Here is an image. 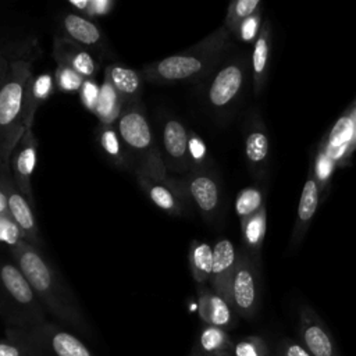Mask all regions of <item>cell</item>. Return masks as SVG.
<instances>
[{"instance_id": "15", "label": "cell", "mask_w": 356, "mask_h": 356, "mask_svg": "<svg viewBox=\"0 0 356 356\" xmlns=\"http://www.w3.org/2000/svg\"><path fill=\"white\" fill-rule=\"evenodd\" d=\"M58 25L61 29L60 36L92 50L100 57L107 51V39L92 19L78 13H67L60 17Z\"/></svg>"}, {"instance_id": "10", "label": "cell", "mask_w": 356, "mask_h": 356, "mask_svg": "<svg viewBox=\"0 0 356 356\" xmlns=\"http://www.w3.org/2000/svg\"><path fill=\"white\" fill-rule=\"evenodd\" d=\"M0 186L6 195L7 207L11 218L15 221L18 228L22 232L24 241L28 242L31 246L40 250L42 241L36 224V218L32 210V206L26 200V197L21 193L18 189L13 175L11 170L0 171Z\"/></svg>"}, {"instance_id": "30", "label": "cell", "mask_w": 356, "mask_h": 356, "mask_svg": "<svg viewBox=\"0 0 356 356\" xmlns=\"http://www.w3.org/2000/svg\"><path fill=\"white\" fill-rule=\"evenodd\" d=\"M260 0H235L231 1L227 10L224 26L228 29L231 36H238L242 22L260 11Z\"/></svg>"}, {"instance_id": "44", "label": "cell", "mask_w": 356, "mask_h": 356, "mask_svg": "<svg viewBox=\"0 0 356 356\" xmlns=\"http://www.w3.org/2000/svg\"><path fill=\"white\" fill-rule=\"evenodd\" d=\"M8 207H7V200H6V195L0 186V216H8Z\"/></svg>"}, {"instance_id": "34", "label": "cell", "mask_w": 356, "mask_h": 356, "mask_svg": "<svg viewBox=\"0 0 356 356\" xmlns=\"http://www.w3.org/2000/svg\"><path fill=\"white\" fill-rule=\"evenodd\" d=\"M188 153H189V163H191V171L195 170H206V157H207V149L204 142L192 131H189L188 138Z\"/></svg>"}, {"instance_id": "43", "label": "cell", "mask_w": 356, "mask_h": 356, "mask_svg": "<svg viewBox=\"0 0 356 356\" xmlns=\"http://www.w3.org/2000/svg\"><path fill=\"white\" fill-rule=\"evenodd\" d=\"M349 114H350V117H352L353 129H355V134H353V143H352V150L355 152V150H356V102H355L353 106L349 108Z\"/></svg>"}, {"instance_id": "26", "label": "cell", "mask_w": 356, "mask_h": 356, "mask_svg": "<svg viewBox=\"0 0 356 356\" xmlns=\"http://www.w3.org/2000/svg\"><path fill=\"white\" fill-rule=\"evenodd\" d=\"M235 342L228 331L216 325H204L196 339L195 349L202 356H232Z\"/></svg>"}, {"instance_id": "32", "label": "cell", "mask_w": 356, "mask_h": 356, "mask_svg": "<svg viewBox=\"0 0 356 356\" xmlns=\"http://www.w3.org/2000/svg\"><path fill=\"white\" fill-rule=\"evenodd\" d=\"M232 356H270V346L263 337L249 335L235 342Z\"/></svg>"}, {"instance_id": "1", "label": "cell", "mask_w": 356, "mask_h": 356, "mask_svg": "<svg viewBox=\"0 0 356 356\" xmlns=\"http://www.w3.org/2000/svg\"><path fill=\"white\" fill-rule=\"evenodd\" d=\"M8 252L46 312L64 325L90 335V325L72 289L42 252L25 241L10 248Z\"/></svg>"}, {"instance_id": "13", "label": "cell", "mask_w": 356, "mask_h": 356, "mask_svg": "<svg viewBox=\"0 0 356 356\" xmlns=\"http://www.w3.org/2000/svg\"><path fill=\"white\" fill-rule=\"evenodd\" d=\"M38 159V139L33 134V128H25L19 142L14 147L10 157V170L11 175L21 191L26 197L29 204L33 207L35 197L32 192V174L36 165Z\"/></svg>"}, {"instance_id": "29", "label": "cell", "mask_w": 356, "mask_h": 356, "mask_svg": "<svg viewBox=\"0 0 356 356\" xmlns=\"http://www.w3.org/2000/svg\"><path fill=\"white\" fill-rule=\"evenodd\" d=\"M241 228H242V238L246 246V252H249L252 256L256 257L260 252V248L266 236V228H267L266 207L263 206L257 213L241 221Z\"/></svg>"}, {"instance_id": "5", "label": "cell", "mask_w": 356, "mask_h": 356, "mask_svg": "<svg viewBox=\"0 0 356 356\" xmlns=\"http://www.w3.org/2000/svg\"><path fill=\"white\" fill-rule=\"evenodd\" d=\"M115 128L135 161V172H143L160 181H170L150 122L142 103L124 107Z\"/></svg>"}, {"instance_id": "16", "label": "cell", "mask_w": 356, "mask_h": 356, "mask_svg": "<svg viewBox=\"0 0 356 356\" xmlns=\"http://www.w3.org/2000/svg\"><path fill=\"white\" fill-rule=\"evenodd\" d=\"M53 57L57 64L76 71L85 79L96 76L102 61V57L92 50L79 46L60 35L53 38Z\"/></svg>"}, {"instance_id": "35", "label": "cell", "mask_w": 356, "mask_h": 356, "mask_svg": "<svg viewBox=\"0 0 356 356\" xmlns=\"http://www.w3.org/2000/svg\"><path fill=\"white\" fill-rule=\"evenodd\" d=\"M21 241H24L22 232L11 216H0V245L10 249L18 245Z\"/></svg>"}, {"instance_id": "9", "label": "cell", "mask_w": 356, "mask_h": 356, "mask_svg": "<svg viewBox=\"0 0 356 356\" xmlns=\"http://www.w3.org/2000/svg\"><path fill=\"white\" fill-rule=\"evenodd\" d=\"M189 203H193L206 221H213L221 206V186L216 175L207 170L189 171L175 178Z\"/></svg>"}, {"instance_id": "20", "label": "cell", "mask_w": 356, "mask_h": 356, "mask_svg": "<svg viewBox=\"0 0 356 356\" xmlns=\"http://www.w3.org/2000/svg\"><path fill=\"white\" fill-rule=\"evenodd\" d=\"M104 78L120 95L124 107L140 103L145 79L139 71L120 63H113L106 67Z\"/></svg>"}, {"instance_id": "14", "label": "cell", "mask_w": 356, "mask_h": 356, "mask_svg": "<svg viewBox=\"0 0 356 356\" xmlns=\"http://www.w3.org/2000/svg\"><path fill=\"white\" fill-rule=\"evenodd\" d=\"M138 184L149 200L170 216H184L188 211L189 200L179 189L175 178L164 182L143 172H135Z\"/></svg>"}, {"instance_id": "36", "label": "cell", "mask_w": 356, "mask_h": 356, "mask_svg": "<svg viewBox=\"0 0 356 356\" xmlns=\"http://www.w3.org/2000/svg\"><path fill=\"white\" fill-rule=\"evenodd\" d=\"M28 39L21 42H11L0 46V88L8 74L13 60L24 50Z\"/></svg>"}, {"instance_id": "38", "label": "cell", "mask_w": 356, "mask_h": 356, "mask_svg": "<svg viewBox=\"0 0 356 356\" xmlns=\"http://www.w3.org/2000/svg\"><path fill=\"white\" fill-rule=\"evenodd\" d=\"M275 356H312L305 346L291 338H282L275 348Z\"/></svg>"}, {"instance_id": "37", "label": "cell", "mask_w": 356, "mask_h": 356, "mask_svg": "<svg viewBox=\"0 0 356 356\" xmlns=\"http://www.w3.org/2000/svg\"><path fill=\"white\" fill-rule=\"evenodd\" d=\"M99 92H100V85L96 82L95 78L85 79L81 90H79V99H81L82 106L93 114H95L96 103L99 99Z\"/></svg>"}, {"instance_id": "27", "label": "cell", "mask_w": 356, "mask_h": 356, "mask_svg": "<svg viewBox=\"0 0 356 356\" xmlns=\"http://www.w3.org/2000/svg\"><path fill=\"white\" fill-rule=\"evenodd\" d=\"M122 110L124 103L120 95L115 92L113 85L104 78L100 83L99 99L95 108V115L97 117L100 125H115Z\"/></svg>"}, {"instance_id": "19", "label": "cell", "mask_w": 356, "mask_h": 356, "mask_svg": "<svg viewBox=\"0 0 356 356\" xmlns=\"http://www.w3.org/2000/svg\"><path fill=\"white\" fill-rule=\"evenodd\" d=\"M197 313L207 325L229 330L236 323L231 305L207 285H197Z\"/></svg>"}, {"instance_id": "4", "label": "cell", "mask_w": 356, "mask_h": 356, "mask_svg": "<svg viewBox=\"0 0 356 356\" xmlns=\"http://www.w3.org/2000/svg\"><path fill=\"white\" fill-rule=\"evenodd\" d=\"M0 318L24 330L46 321V309L11 256L0 254Z\"/></svg>"}, {"instance_id": "42", "label": "cell", "mask_w": 356, "mask_h": 356, "mask_svg": "<svg viewBox=\"0 0 356 356\" xmlns=\"http://www.w3.org/2000/svg\"><path fill=\"white\" fill-rule=\"evenodd\" d=\"M0 356H29V355L18 342L10 338H6V339H0Z\"/></svg>"}, {"instance_id": "2", "label": "cell", "mask_w": 356, "mask_h": 356, "mask_svg": "<svg viewBox=\"0 0 356 356\" xmlns=\"http://www.w3.org/2000/svg\"><path fill=\"white\" fill-rule=\"evenodd\" d=\"M229 46L231 33L221 25L186 50L146 64L140 74L159 85L199 82L211 75Z\"/></svg>"}, {"instance_id": "33", "label": "cell", "mask_w": 356, "mask_h": 356, "mask_svg": "<svg viewBox=\"0 0 356 356\" xmlns=\"http://www.w3.org/2000/svg\"><path fill=\"white\" fill-rule=\"evenodd\" d=\"M83 82H85V78L79 75L76 71L65 65L57 64V68L54 71V83L57 89L65 93H75V92L79 93Z\"/></svg>"}, {"instance_id": "22", "label": "cell", "mask_w": 356, "mask_h": 356, "mask_svg": "<svg viewBox=\"0 0 356 356\" xmlns=\"http://www.w3.org/2000/svg\"><path fill=\"white\" fill-rule=\"evenodd\" d=\"M320 184L316 179L313 168L309 171V177L303 185L300 199H299V206H298V214L292 231V238H291V245L296 246L300 243L303 239L309 224L312 218L314 217V213L318 206V199H320Z\"/></svg>"}, {"instance_id": "21", "label": "cell", "mask_w": 356, "mask_h": 356, "mask_svg": "<svg viewBox=\"0 0 356 356\" xmlns=\"http://www.w3.org/2000/svg\"><path fill=\"white\" fill-rule=\"evenodd\" d=\"M353 121L349 114H343L338 118V121L331 128L328 136L324 139L321 152L331 159L334 163L343 164L348 157L353 153L352 143H353Z\"/></svg>"}, {"instance_id": "40", "label": "cell", "mask_w": 356, "mask_h": 356, "mask_svg": "<svg viewBox=\"0 0 356 356\" xmlns=\"http://www.w3.org/2000/svg\"><path fill=\"white\" fill-rule=\"evenodd\" d=\"M259 24H260V11L254 13L253 15H250L242 22L238 38H241L242 40H252L256 36V33H259L257 32Z\"/></svg>"}, {"instance_id": "23", "label": "cell", "mask_w": 356, "mask_h": 356, "mask_svg": "<svg viewBox=\"0 0 356 356\" xmlns=\"http://www.w3.org/2000/svg\"><path fill=\"white\" fill-rule=\"evenodd\" d=\"M56 89L54 76L49 72L32 74L25 88L24 97V124L25 128H33L35 114L39 107L53 95Z\"/></svg>"}, {"instance_id": "24", "label": "cell", "mask_w": 356, "mask_h": 356, "mask_svg": "<svg viewBox=\"0 0 356 356\" xmlns=\"http://www.w3.org/2000/svg\"><path fill=\"white\" fill-rule=\"evenodd\" d=\"M96 138L103 154L108 159V161L121 170L135 171V161L124 145L115 125H99Z\"/></svg>"}, {"instance_id": "7", "label": "cell", "mask_w": 356, "mask_h": 356, "mask_svg": "<svg viewBox=\"0 0 356 356\" xmlns=\"http://www.w3.org/2000/svg\"><path fill=\"white\" fill-rule=\"evenodd\" d=\"M248 75L249 58L246 54L232 57L218 70H214L203 90L207 108L217 117L228 115L245 92Z\"/></svg>"}, {"instance_id": "41", "label": "cell", "mask_w": 356, "mask_h": 356, "mask_svg": "<svg viewBox=\"0 0 356 356\" xmlns=\"http://www.w3.org/2000/svg\"><path fill=\"white\" fill-rule=\"evenodd\" d=\"M334 165L335 163L328 159L321 150H320V154H318V159H317V163H316V168H313L314 171V175H316V179L317 182L320 184L323 179H327L330 178L332 170H334ZM321 186V185H320Z\"/></svg>"}, {"instance_id": "8", "label": "cell", "mask_w": 356, "mask_h": 356, "mask_svg": "<svg viewBox=\"0 0 356 356\" xmlns=\"http://www.w3.org/2000/svg\"><path fill=\"white\" fill-rule=\"evenodd\" d=\"M228 303L234 312L245 318H252L259 310V270L254 256L249 252H241L231 278Z\"/></svg>"}, {"instance_id": "45", "label": "cell", "mask_w": 356, "mask_h": 356, "mask_svg": "<svg viewBox=\"0 0 356 356\" xmlns=\"http://www.w3.org/2000/svg\"><path fill=\"white\" fill-rule=\"evenodd\" d=\"M188 356H202V355H200V353L193 348V349H192V352H191Z\"/></svg>"}, {"instance_id": "12", "label": "cell", "mask_w": 356, "mask_h": 356, "mask_svg": "<svg viewBox=\"0 0 356 356\" xmlns=\"http://www.w3.org/2000/svg\"><path fill=\"white\" fill-rule=\"evenodd\" d=\"M298 334L300 343L312 356H341L328 327L307 305L299 307Z\"/></svg>"}, {"instance_id": "3", "label": "cell", "mask_w": 356, "mask_h": 356, "mask_svg": "<svg viewBox=\"0 0 356 356\" xmlns=\"http://www.w3.org/2000/svg\"><path fill=\"white\" fill-rule=\"evenodd\" d=\"M39 57V44L28 39L24 50L13 60L0 88V171L10 170V157L24 131L25 88Z\"/></svg>"}, {"instance_id": "31", "label": "cell", "mask_w": 356, "mask_h": 356, "mask_svg": "<svg viewBox=\"0 0 356 356\" xmlns=\"http://www.w3.org/2000/svg\"><path fill=\"white\" fill-rule=\"evenodd\" d=\"M263 206V195L257 188L242 189L235 200V211L241 221L257 213Z\"/></svg>"}, {"instance_id": "25", "label": "cell", "mask_w": 356, "mask_h": 356, "mask_svg": "<svg viewBox=\"0 0 356 356\" xmlns=\"http://www.w3.org/2000/svg\"><path fill=\"white\" fill-rule=\"evenodd\" d=\"M271 47V29L268 22H263L257 38L254 40L252 53V70H253V89L254 95L259 96L267 82L268 72V57Z\"/></svg>"}, {"instance_id": "39", "label": "cell", "mask_w": 356, "mask_h": 356, "mask_svg": "<svg viewBox=\"0 0 356 356\" xmlns=\"http://www.w3.org/2000/svg\"><path fill=\"white\" fill-rule=\"evenodd\" d=\"M114 1L113 0H89L88 1V8L83 17L92 19L96 17H104L110 14L114 8Z\"/></svg>"}, {"instance_id": "11", "label": "cell", "mask_w": 356, "mask_h": 356, "mask_svg": "<svg viewBox=\"0 0 356 356\" xmlns=\"http://www.w3.org/2000/svg\"><path fill=\"white\" fill-rule=\"evenodd\" d=\"M189 129L174 115H167L161 125V156L167 171L186 174L191 171L188 153Z\"/></svg>"}, {"instance_id": "6", "label": "cell", "mask_w": 356, "mask_h": 356, "mask_svg": "<svg viewBox=\"0 0 356 356\" xmlns=\"http://www.w3.org/2000/svg\"><path fill=\"white\" fill-rule=\"evenodd\" d=\"M6 338L18 342L29 356H93L72 332L47 320L24 330L6 328Z\"/></svg>"}, {"instance_id": "18", "label": "cell", "mask_w": 356, "mask_h": 356, "mask_svg": "<svg viewBox=\"0 0 356 356\" xmlns=\"http://www.w3.org/2000/svg\"><path fill=\"white\" fill-rule=\"evenodd\" d=\"M239 253L229 239H220L213 246V267L210 275V288L228 302L231 278L238 261Z\"/></svg>"}, {"instance_id": "28", "label": "cell", "mask_w": 356, "mask_h": 356, "mask_svg": "<svg viewBox=\"0 0 356 356\" xmlns=\"http://www.w3.org/2000/svg\"><path fill=\"white\" fill-rule=\"evenodd\" d=\"M189 268L196 285H206L210 281L213 267V246L207 242L192 241L188 252Z\"/></svg>"}, {"instance_id": "17", "label": "cell", "mask_w": 356, "mask_h": 356, "mask_svg": "<svg viewBox=\"0 0 356 356\" xmlns=\"http://www.w3.org/2000/svg\"><path fill=\"white\" fill-rule=\"evenodd\" d=\"M245 160L253 177L261 179L267 174L270 159V140L267 129L257 114L252 115L243 139Z\"/></svg>"}]
</instances>
